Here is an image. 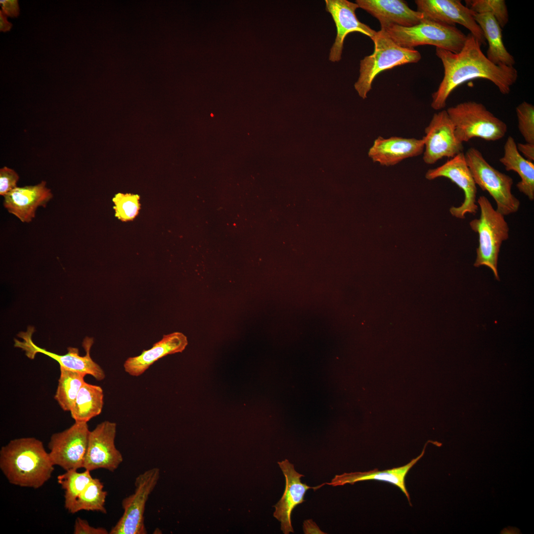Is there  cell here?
I'll return each instance as SVG.
<instances>
[{"label":"cell","instance_id":"obj_1","mask_svg":"<svg viewBox=\"0 0 534 534\" xmlns=\"http://www.w3.org/2000/svg\"><path fill=\"white\" fill-rule=\"evenodd\" d=\"M481 45L470 33L457 53L436 47V54L443 63L444 75L437 90L432 94V108L436 110L444 108L447 99L455 88L474 79L490 81L503 94L510 92L517 80V70L513 66L492 63L483 52Z\"/></svg>","mask_w":534,"mask_h":534},{"label":"cell","instance_id":"obj_2","mask_svg":"<svg viewBox=\"0 0 534 534\" xmlns=\"http://www.w3.org/2000/svg\"><path fill=\"white\" fill-rule=\"evenodd\" d=\"M54 466L43 442L35 438L12 440L0 450V470L14 485L39 489L51 478Z\"/></svg>","mask_w":534,"mask_h":534},{"label":"cell","instance_id":"obj_3","mask_svg":"<svg viewBox=\"0 0 534 534\" xmlns=\"http://www.w3.org/2000/svg\"><path fill=\"white\" fill-rule=\"evenodd\" d=\"M372 40L374 52L360 61L359 76L354 85L363 99L367 97L375 78L380 73L396 66L417 63L421 58L418 51L399 46L383 30L376 31Z\"/></svg>","mask_w":534,"mask_h":534},{"label":"cell","instance_id":"obj_4","mask_svg":"<svg viewBox=\"0 0 534 534\" xmlns=\"http://www.w3.org/2000/svg\"><path fill=\"white\" fill-rule=\"evenodd\" d=\"M477 203L481 210L480 218L469 223L472 230L479 235V246L476 249L474 266L488 267L495 279L499 280L498 255L502 242L509 238V226L504 216L493 208L486 196H480Z\"/></svg>","mask_w":534,"mask_h":534},{"label":"cell","instance_id":"obj_5","mask_svg":"<svg viewBox=\"0 0 534 534\" xmlns=\"http://www.w3.org/2000/svg\"><path fill=\"white\" fill-rule=\"evenodd\" d=\"M383 30L398 45L404 48L414 49L415 46L428 44L454 53L461 51L467 36L455 26L425 18L413 26L394 25Z\"/></svg>","mask_w":534,"mask_h":534},{"label":"cell","instance_id":"obj_6","mask_svg":"<svg viewBox=\"0 0 534 534\" xmlns=\"http://www.w3.org/2000/svg\"><path fill=\"white\" fill-rule=\"evenodd\" d=\"M447 113L455 128V134L463 143L479 137L496 141L506 134L507 126L482 103L467 101L450 107Z\"/></svg>","mask_w":534,"mask_h":534},{"label":"cell","instance_id":"obj_7","mask_svg":"<svg viewBox=\"0 0 534 534\" xmlns=\"http://www.w3.org/2000/svg\"><path fill=\"white\" fill-rule=\"evenodd\" d=\"M464 155L476 185L494 199L496 210L503 216L517 212L520 202L511 191L512 178L492 167L474 147L469 148Z\"/></svg>","mask_w":534,"mask_h":534},{"label":"cell","instance_id":"obj_8","mask_svg":"<svg viewBox=\"0 0 534 534\" xmlns=\"http://www.w3.org/2000/svg\"><path fill=\"white\" fill-rule=\"evenodd\" d=\"M160 476L158 468L140 474L135 480V490L122 502L123 514L111 529L109 534H146L144 512L146 502Z\"/></svg>","mask_w":534,"mask_h":534},{"label":"cell","instance_id":"obj_9","mask_svg":"<svg viewBox=\"0 0 534 534\" xmlns=\"http://www.w3.org/2000/svg\"><path fill=\"white\" fill-rule=\"evenodd\" d=\"M34 331V327L30 326L26 332H21L18 334L22 341L14 339V347L24 351L28 358L33 359L37 354L41 353L56 360L60 367L90 375L99 381L105 379V372L90 356V348L93 343V338L86 337L83 341V347L86 352L85 356H80L78 349L73 347H68L67 353L60 355L36 345L32 338Z\"/></svg>","mask_w":534,"mask_h":534},{"label":"cell","instance_id":"obj_10","mask_svg":"<svg viewBox=\"0 0 534 534\" xmlns=\"http://www.w3.org/2000/svg\"><path fill=\"white\" fill-rule=\"evenodd\" d=\"M89 432L87 422H75L69 428L53 434L48 444L53 464L65 471L83 468Z\"/></svg>","mask_w":534,"mask_h":534},{"label":"cell","instance_id":"obj_11","mask_svg":"<svg viewBox=\"0 0 534 534\" xmlns=\"http://www.w3.org/2000/svg\"><path fill=\"white\" fill-rule=\"evenodd\" d=\"M440 177L449 179L461 189L464 194V199L461 205L450 208L451 215L460 219H465L467 214L475 215L478 209L476 204V184L463 152L447 160L442 166L428 170L425 174V178L428 180Z\"/></svg>","mask_w":534,"mask_h":534},{"label":"cell","instance_id":"obj_12","mask_svg":"<svg viewBox=\"0 0 534 534\" xmlns=\"http://www.w3.org/2000/svg\"><path fill=\"white\" fill-rule=\"evenodd\" d=\"M425 133L422 138L424 144L423 159L427 164H433L444 157L452 158L463 151V143L457 139L454 125L446 110L433 115Z\"/></svg>","mask_w":534,"mask_h":534},{"label":"cell","instance_id":"obj_13","mask_svg":"<svg viewBox=\"0 0 534 534\" xmlns=\"http://www.w3.org/2000/svg\"><path fill=\"white\" fill-rule=\"evenodd\" d=\"M117 424L104 421L90 431L84 467L90 471L104 469L114 472L123 462L122 453L116 447Z\"/></svg>","mask_w":534,"mask_h":534},{"label":"cell","instance_id":"obj_14","mask_svg":"<svg viewBox=\"0 0 534 534\" xmlns=\"http://www.w3.org/2000/svg\"><path fill=\"white\" fill-rule=\"evenodd\" d=\"M417 11L424 18L455 26L459 24L470 31L482 45L487 44L483 33L474 18L475 12L459 0H416Z\"/></svg>","mask_w":534,"mask_h":534},{"label":"cell","instance_id":"obj_15","mask_svg":"<svg viewBox=\"0 0 534 534\" xmlns=\"http://www.w3.org/2000/svg\"><path fill=\"white\" fill-rule=\"evenodd\" d=\"M325 9L331 15L337 30L329 59L331 62H338L341 59L344 42L347 35L357 32L372 40L376 31L358 19L356 10L359 7L356 2L347 0H325Z\"/></svg>","mask_w":534,"mask_h":534},{"label":"cell","instance_id":"obj_16","mask_svg":"<svg viewBox=\"0 0 534 534\" xmlns=\"http://www.w3.org/2000/svg\"><path fill=\"white\" fill-rule=\"evenodd\" d=\"M286 481L284 493L279 501L274 506L273 516L281 523V530L284 534L294 533L291 523V513L296 506L305 501L304 496L307 490H314L326 484L312 487L301 482L304 476L297 472L293 464L287 459L278 462Z\"/></svg>","mask_w":534,"mask_h":534},{"label":"cell","instance_id":"obj_17","mask_svg":"<svg viewBox=\"0 0 534 534\" xmlns=\"http://www.w3.org/2000/svg\"><path fill=\"white\" fill-rule=\"evenodd\" d=\"M46 184L42 181L35 185L17 187L4 196V208L22 222H31L38 208L45 207L53 197Z\"/></svg>","mask_w":534,"mask_h":534},{"label":"cell","instance_id":"obj_18","mask_svg":"<svg viewBox=\"0 0 534 534\" xmlns=\"http://www.w3.org/2000/svg\"><path fill=\"white\" fill-rule=\"evenodd\" d=\"M361 8L376 18L383 30L392 26L411 27L420 23L423 15L401 0H356Z\"/></svg>","mask_w":534,"mask_h":534},{"label":"cell","instance_id":"obj_19","mask_svg":"<svg viewBox=\"0 0 534 534\" xmlns=\"http://www.w3.org/2000/svg\"><path fill=\"white\" fill-rule=\"evenodd\" d=\"M424 149L422 139L378 136L370 148L368 155L373 162L382 166L397 164L406 158L421 154Z\"/></svg>","mask_w":534,"mask_h":534},{"label":"cell","instance_id":"obj_20","mask_svg":"<svg viewBox=\"0 0 534 534\" xmlns=\"http://www.w3.org/2000/svg\"><path fill=\"white\" fill-rule=\"evenodd\" d=\"M187 344V337L182 333L164 335L150 349L143 351L137 356L129 357L124 363V370L131 376H140L161 358L182 352Z\"/></svg>","mask_w":534,"mask_h":534},{"label":"cell","instance_id":"obj_21","mask_svg":"<svg viewBox=\"0 0 534 534\" xmlns=\"http://www.w3.org/2000/svg\"><path fill=\"white\" fill-rule=\"evenodd\" d=\"M429 442L425 444L421 453L418 456L413 459L404 466L383 471H379L377 469H375L366 472L344 473L341 475H336L331 482L326 483V484L336 487L343 486L347 484L354 485L358 482L371 480L386 482L398 487L405 495L411 504L409 494L405 486V476L410 469L422 457L425 453L426 445Z\"/></svg>","mask_w":534,"mask_h":534},{"label":"cell","instance_id":"obj_22","mask_svg":"<svg viewBox=\"0 0 534 534\" xmlns=\"http://www.w3.org/2000/svg\"><path fill=\"white\" fill-rule=\"evenodd\" d=\"M474 18L488 43L489 47L486 56L488 59L496 65L513 66L515 60L503 44L502 28L494 16L489 13H475Z\"/></svg>","mask_w":534,"mask_h":534},{"label":"cell","instance_id":"obj_23","mask_svg":"<svg viewBox=\"0 0 534 534\" xmlns=\"http://www.w3.org/2000/svg\"><path fill=\"white\" fill-rule=\"evenodd\" d=\"M499 161L507 171L516 172L521 180L516 186L531 200L534 199V164L525 159L518 151L514 138L509 136L504 145L503 156Z\"/></svg>","mask_w":534,"mask_h":534},{"label":"cell","instance_id":"obj_24","mask_svg":"<svg viewBox=\"0 0 534 534\" xmlns=\"http://www.w3.org/2000/svg\"><path fill=\"white\" fill-rule=\"evenodd\" d=\"M104 394L100 386L85 382L70 411L77 422H88L99 415L103 406Z\"/></svg>","mask_w":534,"mask_h":534},{"label":"cell","instance_id":"obj_25","mask_svg":"<svg viewBox=\"0 0 534 534\" xmlns=\"http://www.w3.org/2000/svg\"><path fill=\"white\" fill-rule=\"evenodd\" d=\"M86 374L60 367L54 399L64 411H70L81 388L85 382Z\"/></svg>","mask_w":534,"mask_h":534},{"label":"cell","instance_id":"obj_26","mask_svg":"<svg viewBox=\"0 0 534 534\" xmlns=\"http://www.w3.org/2000/svg\"><path fill=\"white\" fill-rule=\"evenodd\" d=\"M103 484L97 478H93L79 495L69 512L74 514L81 510L98 511L106 513L105 507L107 492L103 490Z\"/></svg>","mask_w":534,"mask_h":534},{"label":"cell","instance_id":"obj_27","mask_svg":"<svg viewBox=\"0 0 534 534\" xmlns=\"http://www.w3.org/2000/svg\"><path fill=\"white\" fill-rule=\"evenodd\" d=\"M90 471L78 472L77 470L66 471L57 476L58 483L64 490V506L70 511L79 495L91 481Z\"/></svg>","mask_w":534,"mask_h":534},{"label":"cell","instance_id":"obj_28","mask_svg":"<svg viewBox=\"0 0 534 534\" xmlns=\"http://www.w3.org/2000/svg\"><path fill=\"white\" fill-rule=\"evenodd\" d=\"M466 6L476 13L492 14L501 28L509 21L508 12L504 0H466Z\"/></svg>","mask_w":534,"mask_h":534},{"label":"cell","instance_id":"obj_29","mask_svg":"<svg viewBox=\"0 0 534 534\" xmlns=\"http://www.w3.org/2000/svg\"><path fill=\"white\" fill-rule=\"evenodd\" d=\"M139 196L130 193H119L113 198L115 216L122 221L133 220L140 209Z\"/></svg>","mask_w":534,"mask_h":534},{"label":"cell","instance_id":"obj_30","mask_svg":"<svg viewBox=\"0 0 534 534\" xmlns=\"http://www.w3.org/2000/svg\"><path fill=\"white\" fill-rule=\"evenodd\" d=\"M518 129L527 143H534V106L525 101L516 108Z\"/></svg>","mask_w":534,"mask_h":534},{"label":"cell","instance_id":"obj_31","mask_svg":"<svg viewBox=\"0 0 534 534\" xmlns=\"http://www.w3.org/2000/svg\"><path fill=\"white\" fill-rule=\"evenodd\" d=\"M18 174L13 169L4 167L0 169V195L4 196L16 188Z\"/></svg>","mask_w":534,"mask_h":534},{"label":"cell","instance_id":"obj_32","mask_svg":"<svg viewBox=\"0 0 534 534\" xmlns=\"http://www.w3.org/2000/svg\"><path fill=\"white\" fill-rule=\"evenodd\" d=\"M74 534H108L109 533L104 528H95L91 526L88 521L78 517L75 522Z\"/></svg>","mask_w":534,"mask_h":534},{"label":"cell","instance_id":"obj_33","mask_svg":"<svg viewBox=\"0 0 534 534\" xmlns=\"http://www.w3.org/2000/svg\"><path fill=\"white\" fill-rule=\"evenodd\" d=\"M2 11L10 16H16L19 13V7L17 0H3L0 1Z\"/></svg>","mask_w":534,"mask_h":534},{"label":"cell","instance_id":"obj_34","mask_svg":"<svg viewBox=\"0 0 534 534\" xmlns=\"http://www.w3.org/2000/svg\"><path fill=\"white\" fill-rule=\"evenodd\" d=\"M518 151L521 152L524 157L532 162L534 161V143H518L517 144Z\"/></svg>","mask_w":534,"mask_h":534},{"label":"cell","instance_id":"obj_35","mask_svg":"<svg viewBox=\"0 0 534 534\" xmlns=\"http://www.w3.org/2000/svg\"><path fill=\"white\" fill-rule=\"evenodd\" d=\"M303 529L305 534H325L321 531L317 525L312 520L304 521Z\"/></svg>","mask_w":534,"mask_h":534},{"label":"cell","instance_id":"obj_36","mask_svg":"<svg viewBox=\"0 0 534 534\" xmlns=\"http://www.w3.org/2000/svg\"><path fill=\"white\" fill-rule=\"evenodd\" d=\"M0 31H7L8 30H9V29L12 26L11 24L8 22V21L7 20L6 18L5 17L4 13L2 11V10H0Z\"/></svg>","mask_w":534,"mask_h":534}]
</instances>
